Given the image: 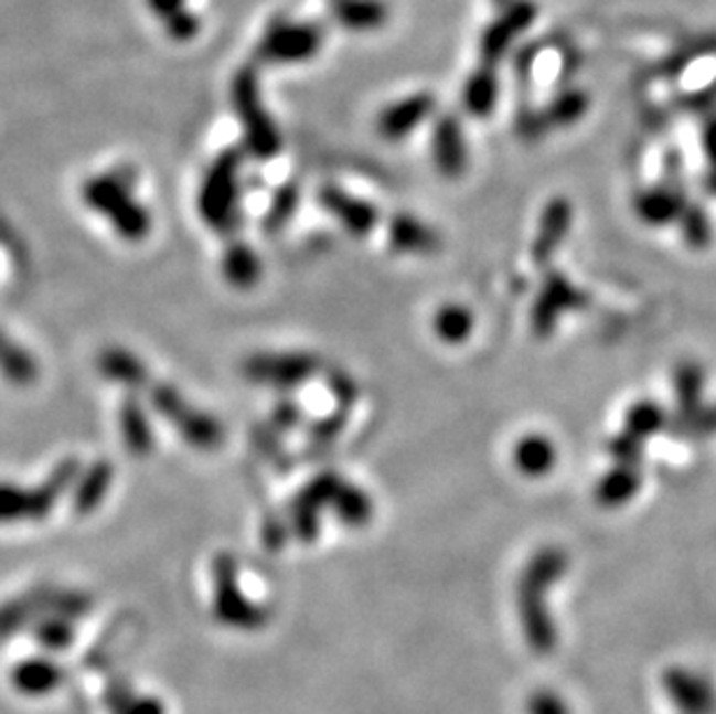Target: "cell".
<instances>
[{
	"mask_svg": "<svg viewBox=\"0 0 716 714\" xmlns=\"http://www.w3.org/2000/svg\"><path fill=\"white\" fill-rule=\"evenodd\" d=\"M575 212L573 204L566 198H552L541 216L538 233L534 237V246H531V258L538 267H547L549 260L557 256L559 246L570 233Z\"/></svg>",
	"mask_w": 716,
	"mask_h": 714,
	"instance_id": "4fadbf2b",
	"label": "cell"
},
{
	"mask_svg": "<svg viewBox=\"0 0 716 714\" xmlns=\"http://www.w3.org/2000/svg\"><path fill=\"white\" fill-rule=\"evenodd\" d=\"M494 3H499V6H505V3H507V0H494Z\"/></svg>",
	"mask_w": 716,
	"mask_h": 714,
	"instance_id": "74e56055",
	"label": "cell"
},
{
	"mask_svg": "<svg viewBox=\"0 0 716 714\" xmlns=\"http://www.w3.org/2000/svg\"><path fill=\"white\" fill-rule=\"evenodd\" d=\"M163 26L168 31V35L177 42H189L200 33V19L197 14H193L191 10H179L174 14H170L168 19H163Z\"/></svg>",
	"mask_w": 716,
	"mask_h": 714,
	"instance_id": "e575fe53",
	"label": "cell"
},
{
	"mask_svg": "<svg viewBox=\"0 0 716 714\" xmlns=\"http://www.w3.org/2000/svg\"><path fill=\"white\" fill-rule=\"evenodd\" d=\"M667 431L677 439H707L716 434V404H703L696 411L675 413L667 420Z\"/></svg>",
	"mask_w": 716,
	"mask_h": 714,
	"instance_id": "f1b7e54d",
	"label": "cell"
},
{
	"mask_svg": "<svg viewBox=\"0 0 716 714\" xmlns=\"http://www.w3.org/2000/svg\"><path fill=\"white\" fill-rule=\"evenodd\" d=\"M341 478L336 473H320L316 480L299 492L295 499L292 520H295V532L302 539H313L318 534V518L322 509H332L334 494L341 486Z\"/></svg>",
	"mask_w": 716,
	"mask_h": 714,
	"instance_id": "5bb4252c",
	"label": "cell"
},
{
	"mask_svg": "<svg viewBox=\"0 0 716 714\" xmlns=\"http://www.w3.org/2000/svg\"><path fill=\"white\" fill-rule=\"evenodd\" d=\"M149 397L160 416H163L191 446L212 450L221 444L223 439L221 425L212 416H206L204 411L195 408L191 402L183 399V395L177 387L160 383L151 390Z\"/></svg>",
	"mask_w": 716,
	"mask_h": 714,
	"instance_id": "277c9868",
	"label": "cell"
},
{
	"mask_svg": "<svg viewBox=\"0 0 716 714\" xmlns=\"http://www.w3.org/2000/svg\"><path fill=\"white\" fill-rule=\"evenodd\" d=\"M297 202H299L297 187H284L279 193H276V198L271 202V210L265 219L267 233H276V230H281V225H286L290 221V216L297 210Z\"/></svg>",
	"mask_w": 716,
	"mask_h": 714,
	"instance_id": "836d02e7",
	"label": "cell"
},
{
	"mask_svg": "<svg viewBox=\"0 0 716 714\" xmlns=\"http://www.w3.org/2000/svg\"><path fill=\"white\" fill-rule=\"evenodd\" d=\"M667 413L652 399H638L629 406L627 416H623V431L633 434L635 439L644 441L652 439L659 431L667 429Z\"/></svg>",
	"mask_w": 716,
	"mask_h": 714,
	"instance_id": "4316f807",
	"label": "cell"
},
{
	"mask_svg": "<svg viewBox=\"0 0 716 714\" xmlns=\"http://www.w3.org/2000/svg\"><path fill=\"white\" fill-rule=\"evenodd\" d=\"M538 17L534 0H507L499 17L480 35V58L488 65H499L511 52L513 42L524 35Z\"/></svg>",
	"mask_w": 716,
	"mask_h": 714,
	"instance_id": "ba28073f",
	"label": "cell"
},
{
	"mask_svg": "<svg viewBox=\"0 0 716 714\" xmlns=\"http://www.w3.org/2000/svg\"><path fill=\"white\" fill-rule=\"evenodd\" d=\"M77 471L79 465L75 459L73 462H65L50 476L47 482H42L33 492L0 482V522L44 518L54 509V503L61 499V494L73 486Z\"/></svg>",
	"mask_w": 716,
	"mask_h": 714,
	"instance_id": "5b68a950",
	"label": "cell"
},
{
	"mask_svg": "<svg viewBox=\"0 0 716 714\" xmlns=\"http://www.w3.org/2000/svg\"><path fill=\"white\" fill-rule=\"evenodd\" d=\"M325 42V33L313 21H274L265 31L258 56L269 65H297L311 61Z\"/></svg>",
	"mask_w": 716,
	"mask_h": 714,
	"instance_id": "8992f818",
	"label": "cell"
},
{
	"mask_svg": "<svg viewBox=\"0 0 716 714\" xmlns=\"http://www.w3.org/2000/svg\"><path fill=\"white\" fill-rule=\"evenodd\" d=\"M320 370L316 355L309 353H267L253 355L244 364V374L263 385L295 387L309 381Z\"/></svg>",
	"mask_w": 716,
	"mask_h": 714,
	"instance_id": "9c48e42d",
	"label": "cell"
},
{
	"mask_svg": "<svg viewBox=\"0 0 716 714\" xmlns=\"http://www.w3.org/2000/svg\"><path fill=\"white\" fill-rule=\"evenodd\" d=\"M332 511L349 526H362L374 515V501L357 486L341 482L332 501Z\"/></svg>",
	"mask_w": 716,
	"mask_h": 714,
	"instance_id": "83f0119b",
	"label": "cell"
},
{
	"mask_svg": "<svg viewBox=\"0 0 716 714\" xmlns=\"http://www.w3.org/2000/svg\"><path fill=\"white\" fill-rule=\"evenodd\" d=\"M0 370H3V374L10 381L19 385H26L38 376L35 362L21 351L19 345H14L6 334H0Z\"/></svg>",
	"mask_w": 716,
	"mask_h": 714,
	"instance_id": "4dcf8cb0",
	"label": "cell"
},
{
	"mask_svg": "<svg viewBox=\"0 0 716 714\" xmlns=\"http://www.w3.org/2000/svg\"><path fill=\"white\" fill-rule=\"evenodd\" d=\"M239 170L242 153L237 149L223 151L214 166L206 170L200 189V216L210 223L216 233H229L237 221L239 202Z\"/></svg>",
	"mask_w": 716,
	"mask_h": 714,
	"instance_id": "3957f363",
	"label": "cell"
},
{
	"mask_svg": "<svg viewBox=\"0 0 716 714\" xmlns=\"http://www.w3.org/2000/svg\"><path fill=\"white\" fill-rule=\"evenodd\" d=\"M320 204L339 219V223L349 230L353 237H364L372 233L378 223V210L355 195H349L336 187H325L318 195Z\"/></svg>",
	"mask_w": 716,
	"mask_h": 714,
	"instance_id": "9a60e30c",
	"label": "cell"
},
{
	"mask_svg": "<svg viewBox=\"0 0 716 714\" xmlns=\"http://www.w3.org/2000/svg\"><path fill=\"white\" fill-rule=\"evenodd\" d=\"M233 107L244 126V142L253 158L269 160L281 151V132L271 121L269 111L260 96L258 71L253 65H244L235 73L233 88Z\"/></svg>",
	"mask_w": 716,
	"mask_h": 714,
	"instance_id": "7a4b0ae2",
	"label": "cell"
},
{
	"mask_svg": "<svg viewBox=\"0 0 716 714\" xmlns=\"http://www.w3.org/2000/svg\"><path fill=\"white\" fill-rule=\"evenodd\" d=\"M223 274L225 279L233 284L235 288H250L256 286L263 267H260V258L253 253L246 244H233L225 251V258H223Z\"/></svg>",
	"mask_w": 716,
	"mask_h": 714,
	"instance_id": "d4e9b609",
	"label": "cell"
},
{
	"mask_svg": "<svg viewBox=\"0 0 716 714\" xmlns=\"http://www.w3.org/2000/svg\"><path fill=\"white\" fill-rule=\"evenodd\" d=\"M389 244L408 256H434L441 251V237L436 230L410 214H397L389 221Z\"/></svg>",
	"mask_w": 716,
	"mask_h": 714,
	"instance_id": "e0dca14e",
	"label": "cell"
},
{
	"mask_svg": "<svg viewBox=\"0 0 716 714\" xmlns=\"http://www.w3.org/2000/svg\"><path fill=\"white\" fill-rule=\"evenodd\" d=\"M114 478V469L107 462H98L90 467V471L79 480V488L75 494V511L86 515L90 511H96L105 494L109 492Z\"/></svg>",
	"mask_w": 716,
	"mask_h": 714,
	"instance_id": "f546056e",
	"label": "cell"
},
{
	"mask_svg": "<svg viewBox=\"0 0 716 714\" xmlns=\"http://www.w3.org/2000/svg\"><path fill=\"white\" fill-rule=\"evenodd\" d=\"M431 158L436 170L446 179H459L469 168V145L464 128L452 117H438L431 130Z\"/></svg>",
	"mask_w": 716,
	"mask_h": 714,
	"instance_id": "30bf717a",
	"label": "cell"
},
{
	"mask_svg": "<svg viewBox=\"0 0 716 714\" xmlns=\"http://www.w3.org/2000/svg\"><path fill=\"white\" fill-rule=\"evenodd\" d=\"M559 462V450L545 434H524L513 446V467L524 478H545Z\"/></svg>",
	"mask_w": 716,
	"mask_h": 714,
	"instance_id": "2e32d148",
	"label": "cell"
},
{
	"mask_svg": "<svg viewBox=\"0 0 716 714\" xmlns=\"http://www.w3.org/2000/svg\"><path fill=\"white\" fill-rule=\"evenodd\" d=\"M431 328L438 341H444L448 345H461L471 339L475 330V316L467 305L450 302L436 309Z\"/></svg>",
	"mask_w": 716,
	"mask_h": 714,
	"instance_id": "44dd1931",
	"label": "cell"
},
{
	"mask_svg": "<svg viewBox=\"0 0 716 714\" xmlns=\"http://www.w3.org/2000/svg\"><path fill=\"white\" fill-rule=\"evenodd\" d=\"M589 305V297L577 288L566 274L547 271L543 286L536 295V302L531 307V330L541 339L549 337L557 330L559 320L566 313L583 311Z\"/></svg>",
	"mask_w": 716,
	"mask_h": 714,
	"instance_id": "52a82bcc",
	"label": "cell"
},
{
	"mask_svg": "<svg viewBox=\"0 0 716 714\" xmlns=\"http://www.w3.org/2000/svg\"><path fill=\"white\" fill-rule=\"evenodd\" d=\"M499 90L501 84L496 77V67L480 63L469 75L464 90H461V103H464V109L471 117L488 119L499 103Z\"/></svg>",
	"mask_w": 716,
	"mask_h": 714,
	"instance_id": "ffe728a7",
	"label": "cell"
},
{
	"mask_svg": "<svg viewBox=\"0 0 716 714\" xmlns=\"http://www.w3.org/2000/svg\"><path fill=\"white\" fill-rule=\"evenodd\" d=\"M608 455L615 459V465L640 467L642 465V441L635 439L633 434L621 429L608 441Z\"/></svg>",
	"mask_w": 716,
	"mask_h": 714,
	"instance_id": "d6a6232c",
	"label": "cell"
},
{
	"mask_svg": "<svg viewBox=\"0 0 716 714\" xmlns=\"http://www.w3.org/2000/svg\"><path fill=\"white\" fill-rule=\"evenodd\" d=\"M332 12L336 24L351 33L381 31L392 17V8L385 0H334Z\"/></svg>",
	"mask_w": 716,
	"mask_h": 714,
	"instance_id": "ac0fdd59",
	"label": "cell"
},
{
	"mask_svg": "<svg viewBox=\"0 0 716 714\" xmlns=\"http://www.w3.org/2000/svg\"><path fill=\"white\" fill-rule=\"evenodd\" d=\"M587 109H589V96L585 90L568 88L541 111V117L545 121V128H568L577 121H583Z\"/></svg>",
	"mask_w": 716,
	"mask_h": 714,
	"instance_id": "484cf974",
	"label": "cell"
},
{
	"mask_svg": "<svg viewBox=\"0 0 716 714\" xmlns=\"http://www.w3.org/2000/svg\"><path fill=\"white\" fill-rule=\"evenodd\" d=\"M119 425H121V439L126 444V448L137 455V457H145L151 452L153 448V431H151V423L147 418V413L142 408V404L137 402L135 397L126 399L121 406V416H119Z\"/></svg>",
	"mask_w": 716,
	"mask_h": 714,
	"instance_id": "7402d4cb",
	"label": "cell"
},
{
	"mask_svg": "<svg viewBox=\"0 0 716 714\" xmlns=\"http://www.w3.org/2000/svg\"><path fill=\"white\" fill-rule=\"evenodd\" d=\"M703 147L707 153V163H709V191L716 195V119H709L703 130Z\"/></svg>",
	"mask_w": 716,
	"mask_h": 714,
	"instance_id": "d590c367",
	"label": "cell"
},
{
	"mask_svg": "<svg viewBox=\"0 0 716 714\" xmlns=\"http://www.w3.org/2000/svg\"><path fill=\"white\" fill-rule=\"evenodd\" d=\"M436 111V96L429 90H420V94H413L408 98H402L392 103L378 114V135L387 142H402L406 137L425 124Z\"/></svg>",
	"mask_w": 716,
	"mask_h": 714,
	"instance_id": "8fae6325",
	"label": "cell"
},
{
	"mask_svg": "<svg viewBox=\"0 0 716 714\" xmlns=\"http://www.w3.org/2000/svg\"><path fill=\"white\" fill-rule=\"evenodd\" d=\"M642 488V471L640 467H623L615 465L610 471L598 478L594 488V499L603 509H621L631 503Z\"/></svg>",
	"mask_w": 716,
	"mask_h": 714,
	"instance_id": "d6986e66",
	"label": "cell"
},
{
	"mask_svg": "<svg viewBox=\"0 0 716 714\" xmlns=\"http://www.w3.org/2000/svg\"><path fill=\"white\" fill-rule=\"evenodd\" d=\"M100 372L105 379L114 381V383H121L130 390L137 387H145L149 372L147 366L140 362V358H135L132 353L124 351V349H109L100 355Z\"/></svg>",
	"mask_w": 716,
	"mask_h": 714,
	"instance_id": "603a6c76",
	"label": "cell"
},
{
	"mask_svg": "<svg viewBox=\"0 0 716 714\" xmlns=\"http://www.w3.org/2000/svg\"><path fill=\"white\" fill-rule=\"evenodd\" d=\"M705 385H707V376L698 362L686 360V362L677 364V370L673 374L677 413H688V411H696L698 406H703Z\"/></svg>",
	"mask_w": 716,
	"mask_h": 714,
	"instance_id": "cb8c5ba5",
	"label": "cell"
},
{
	"mask_svg": "<svg viewBox=\"0 0 716 714\" xmlns=\"http://www.w3.org/2000/svg\"><path fill=\"white\" fill-rule=\"evenodd\" d=\"M677 223L682 227L684 242L691 248L703 251V248L709 246V242H712V223H709V216H707V212L703 210V206L688 202Z\"/></svg>",
	"mask_w": 716,
	"mask_h": 714,
	"instance_id": "1f68e13d",
	"label": "cell"
},
{
	"mask_svg": "<svg viewBox=\"0 0 716 714\" xmlns=\"http://www.w3.org/2000/svg\"><path fill=\"white\" fill-rule=\"evenodd\" d=\"M686 195L682 191V183L665 181L661 187L642 189L633 198V212L635 216L650 227H665L680 221L682 212L686 210Z\"/></svg>",
	"mask_w": 716,
	"mask_h": 714,
	"instance_id": "7c38bea8",
	"label": "cell"
},
{
	"mask_svg": "<svg viewBox=\"0 0 716 714\" xmlns=\"http://www.w3.org/2000/svg\"><path fill=\"white\" fill-rule=\"evenodd\" d=\"M132 181L135 174L114 170L88 179L82 189V198L90 210L109 219L124 239L140 242L149 235L151 214L132 198Z\"/></svg>",
	"mask_w": 716,
	"mask_h": 714,
	"instance_id": "6da1fadb",
	"label": "cell"
},
{
	"mask_svg": "<svg viewBox=\"0 0 716 714\" xmlns=\"http://www.w3.org/2000/svg\"><path fill=\"white\" fill-rule=\"evenodd\" d=\"M147 6H149V10L156 17L168 19L170 14L183 10V6H186V0H147Z\"/></svg>",
	"mask_w": 716,
	"mask_h": 714,
	"instance_id": "8d00e7d4",
	"label": "cell"
}]
</instances>
